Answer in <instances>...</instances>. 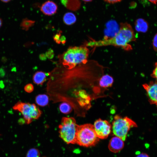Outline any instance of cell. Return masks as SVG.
I'll list each match as a JSON object with an SVG mask.
<instances>
[{
    "instance_id": "1",
    "label": "cell",
    "mask_w": 157,
    "mask_h": 157,
    "mask_svg": "<svg viewBox=\"0 0 157 157\" xmlns=\"http://www.w3.org/2000/svg\"><path fill=\"white\" fill-rule=\"evenodd\" d=\"M136 40L134 31L131 25L127 22L122 23L118 31L113 37L98 40L89 41L86 43L85 46L96 47L113 46L129 51L132 49L129 43Z\"/></svg>"
},
{
    "instance_id": "2",
    "label": "cell",
    "mask_w": 157,
    "mask_h": 157,
    "mask_svg": "<svg viewBox=\"0 0 157 157\" xmlns=\"http://www.w3.org/2000/svg\"><path fill=\"white\" fill-rule=\"evenodd\" d=\"M89 51L86 46L70 47L64 53L62 64L66 68L70 69L77 65L88 63Z\"/></svg>"
},
{
    "instance_id": "3",
    "label": "cell",
    "mask_w": 157,
    "mask_h": 157,
    "mask_svg": "<svg viewBox=\"0 0 157 157\" xmlns=\"http://www.w3.org/2000/svg\"><path fill=\"white\" fill-rule=\"evenodd\" d=\"M93 125L87 124L78 125L76 137V143L89 147L95 145L99 141Z\"/></svg>"
},
{
    "instance_id": "4",
    "label": "cell",
    "mask_w": 157,
    "mask_h": 157,
    "mask_svg": "<svg viewBox=\"0 0 157 157\" xmlns=\"http://www.w3.org/2000/svg\"><path fill=\"white\" fill-rule=\"evenodd\" d=\"M78 126L74 118H63L59 126L60 137L67 144H76Z\"/></svg>"
},
{
    "instance_id": "5",
    "label": "cell",
    "mask_w": 157,
    "mask_h": 157,
    "mask_svg": "<svg viewBox=\"0 0 157 157\" xmlns=\"http://www.w3.org/2000/svg\"><path fill=\"white\" fill-rule=\"evenodd\" d=\"M137 126L136 123L130 118L116 115L113 122L112 128L113 134L124 141L131 128Z\"/></svg>"
},
{
    "instance_id": "6",
    "label": "cell",
    "mask_w": 157,
    "mask_h": 157,
    "mask_svg": "<svg viewBox=\"0 0 157 157\" xmlns=\"http://www.w3.org/2000/svg\"><path fill=\"white\" fill-rule=\"evenodd\" d=\"M93 126L97 135L99 139L106 138L111 132L112 126L106 120L98 119Z\"/></svg>"
},
{
    "instance_id": "7",
    "label": "cell",
    "mask_w": 157,
    "mask_h": 157,
    "mask_svg": "<svg viewBox=\"0 0 157 157\" xmlns=\"http://www.w3.org/2000/svg\"><path fill=\"white\" fill-rule=\"evenodd\" d=\"M13 108L14 110H18L21 113L27 124H29L32 122L33 120L31 116L32 104L19 101L14 105Z\"/></svg>"
},
{
    "instance_id": "8",
    "label": "cell",
    "mask_w": 157,
    "mask_h": 157,
    "mask_svg": "<svg viewBox=\"0 0 157 157\" xmlns=\"http://www.w3.org/2000/svg\"><path fill=\"white\" fill-rule=\"evenodd\" d=\"M143 86L147 92L150 103L157 106V83L144 84Z\"/></svg>"
},
{
    "instance_id": "9",
    "label": "cell",
    "mask_w": 157,
    "mask_h": 157,
    "mask_svg": "<svg viewBox=\"0 0 157 157\" xmlns=\"http://www.w3.org/2000/svg\"><path fill=\"white\" fill-rule=\"evenodd\" d=\"M58 10V6L54 2L51 1H45L40 7V10L44 14L51 16L56 13Z\"/></svg>"
},
{
    "instance_id": "10",
    "label": "cell",
    "mask_w": 157,
    "mask_h": 157,
    "mask_svg": "<svg viewBox=\"0 0 157 157\" xmlns=\"http://www.w3.org/2000/svg\"><path fill=\"white\" fill-rule=\"evenodd\" d=\"M124 141L120 138L115 136L110 140L108 145V148L111 152L116 153L120 151L123 148Z\"/></svg>"
},
{
    "instance_id": "11",
    "label": "cell",
    "mask_w": 157,
    "mask_h": 157,
    "mask_svg": "<svg viewBox=\"0 0 157 157\" xmlns=\"http://www.w3.org/2000/svg\"><path fill=\"white\" fill-rule=\"evenodd\" d=\"M60 1L64 6L71 10H77L81 6L80 0H60Z\"/></svg>"
},
{
    "instance_id": "12",
    "label": "cell",
    "mask_w": 157,
    "mask_h": 157,
    "mask_svg": "<svg viewBox=\"0 0 157 157\" xmlns=\"http://www.w3.org/2000/svg\"><path fill=\"white\" fill-rule=\"evenodd\" d=\"M47 76V74L43 72H37L33 76V81L36 84L42 85L45 81Z\"/></svg>"
},
{
    "instance_id": "13",
    "label": "cell",
    "mask_w": 157,
    "mask_h": 157,
    "mask_svg": "<svg viewBox=\"0 0 157 157\" xmlns=\"http://www.w3.org/2000/svg\"><path fill=\"white\" fill-rule=\"evenodd\" d=\"M136 30L139 32H145L148 28V24L147 22L144 19L139 18L137 19L135 23Z\"/></svg>"
},
{
    "instance_id": "14",
    "label": "cell",
    "mask_w": 157,
    "mask_h": 157,
    "mask_svg": "<svg viewBox=\"0 0 157 157\" xmlns=\"http://www.w3.org/2000/svg\"><path fill=\"white\" fill-rule=\"evenodd\" d=\"M113 82V78L110 76L106 74L100 78L99 85L104 88L109 87L111 86Z\"/></svg>"
},
{
    "instance_id": "15",
    "label": "cell",
    "mask_w": 157,
    "mask_h": 157,
    "mask_svg": "<svg viewBox=\"0 0 157 157\" xmlns=\"http://www.w3.org/2000/svg\"><path fill=\"white\" fill-rule=\"evenodd\" d=\"M63 21L65 24L70 25L76 21V18L75 15L71 12L65 13L63 17Z\"/></svg>"
},
{
    "instance_id": "16",
    "label": "cell",
    "mask_w": 157,
    "mask_h": 157,
    "mask_svg": "<svg viewBox=\"0 0 157 157\" xmlns=\"http://www.w3.org/2000/svg\"><path fill=\"white\" fill-rule=\"evenodd\" d=\"M36 103L39 105L44 106H47L49 103L48 97L45 94H40L38 95L35 99Z\"/></svg>"
},
{
    "instance_id": "17",
    "label": "cell",
    "mask_w": 157,
    "mask_h": 157,
    "mask_svg": "<svg viewBox=\"0 0 157 157\" xmlns=\"http://www.w3.org/2000/svg\"><path fill=\"white\" fill-rule=\"evenodd\" d=\"M35 21L27 18L24 19L21 22L20 26L25 31H28L34 24Z\"/></svg>"
},
{
    "instance_id": "18",
    "label": "cell",
    "mask_w": 157,
    "mask_h": 157,
    "mask_svg": "<svg viewBox=\"0 0 157 157\" xmlns=\"http://www.w3.org/2000/svg\"><path fill=\"white\" fill-rule=\"evenodd\" d=\"M59 108L60 112L64 114H68L72 111V108L68 104L63 102L59 106Z\"/></svg>"
},
{
    "instance_id": "19",
    "label": "cell",
    "mask_w": 157,
    "mask_h": 157,
    "mask_svg": "<svg viewBox=\"0 0 157 157\" xmlns=\"http://www.w3.org/2000/svg\"><path fill=\"white\" fill-rule=\"evenodd\" d=\"M32 117L33 119H38L41 116L42 112L34 104H32Z\"/></svg>"
},
{
    "instance_id": "20",
    "label": "cell",
    "mask_w": 157,
    "mask_h": 157,
    "mask_svg": "<svg viewBox=\"0 0 157 157\" xmlns=\"http://www.w3.org/2000/svg\"><path fill=\"white\" fill-rule=\"evenodd\" d=\"M40 154L39 151L35 148H32L28 151L26 157H40Z\"/></svg>"
},
{
    "instance_id": "21",
    "label": "cell",
    "mask_w": 157,
    "mask_h": 157,
    "mask_svg": "<svg viewBox=\"0 0 157 157\" xmlns=\"http://www.w3.org/2000/svg\"><path fill=\"white\" fill-rule=\"evenodd\" d=\"M24 89L26 92L28 93H31L33 91L34 87L32 84L29 83L26 85L25 86Z\"/></svg>"
},
{
    "instance_id": "22",
    "label": "cell",
    "mask_w": 157,
    "mask_h": 157,
    "mask_svg": "<svg viewBox=\"0 0 157 157\" xmlns=\"http://www.w3.org/2000/svg\"><path fill=\"white\" fill-rule=\"evenodd\" d=\"M61 37V32L59 31L53 37V40L55 41L56 43L58 44H60V39Z\"/></svg>"
},
{
    "instance_id": "23",
    "label": "cell",
    "mask_w": 157,
    "mask_h": 157,
    "mask_svg": "<svg viewBox=\"0 0 157 157\" xmlns=\"http://www.w3.org/2000/svg\"><path fill=\"white\" fill-rule=\"evenodd\" d=\"M45 55L47 58L52 59L54 55L53 51L50 49L46 52Z\"/></svg>"
},
{
    "instance_id": "24",
    "label": "cell",
    "mask_w": 157,
    "mask_h": 157,
    "mask_svg": "<svg viewBox=\"0 0 157 157\" xmlns=\"http://www.w3.org/2000/svg\"><path fill=\"white\" fill-rule=\"evenodd\" d=\"M153 45L154 50L157 51V33L155 35L153 40Z\"/></svg>"
},
{
    "instance_id": "25",
    "label": "cell",
    "mask_w": 157,
    "mask_h": 157,
    "mask_svg": "<svg viewBox=\"0 0 157 157\" xmlns=\"http://www.w3.org/2000/svg\"><path fill=\"white\" fill-rule=\"evenodd\" d=\"M151 76L156 78L157 81V63L156 64L155 67L151 74Z\"/></svg>"
},
{
    "instance_id": "26",
    "label": "cell",
    "mask_w": 157,
    "mask_h": 157,
    "mask_svg": "<svg viewBox=\"0 0 157 157\" xmlns=\"http://www.w3.org/2000/svg\"><path fill=\"white\" fill-rule=\"evenodd\" d=\"M136 157H150L149 156L145 153H142L138 155Z\"/></svg>"
},
{
    "instance_id": "27",
    "label": "cell",
    "mask_w": 157,
    "mask_h": 157,
    "mask_svg": "<svg viewBox=\"0 0 157 157\" xmlns=\"http://www.w3.org/2000/svg\"><path fill=\"white\" fill-rule=\"evenodd\" d=\"M66 41V39L65 37L64 36H61L60 39V43L62 44H65Z\"/></svg>"
},
{
    "instance_id": "28",
    "label": "cell",
    "mask_w": 157,
    "mask_h": 157,
    "mask_svg": "<svg viewBox=\"0 0 157 157\" xmlns=\"http://www.w3.org/2000/svg\"><path fill=\"white\" fill-rule=\"evenodd\" d=\"M40 58L42 60H45L47 59V57L45 54L42 53L40 55Z\"/></svg>"
},
{
    "instance_id": "29",
    "label": "cell",
    "mask_w": 157,
    "mask_h": 157,
    "mask_svg": "<svg viewBox=\"0 0 157 157\" xmlns=\"http://www.w3.org/2000/svg\"><path fill=\"white\" fill-rule=\"evenodd\" d=\"M105 1L110 3H114L120 1L122 0H104Z\"/></svg>"
},
{
    "instance_id": "30",
    "label": "cell",
    "mask_w": 157,
    "mask_h": 157,
    "mask_svg": "<svg viewBox=\"0 0 157 157\" xmlns=\"http://www.w3.org/2000/svg\"><path fill=\"white\" fill-rule=\"evenodd\" d=\"M5 74L4 70L2 69H0V77H2L4 76Z\"/></svg>"
},
{
    "instance_id": "31",
    "label": "cell",
    "mask_w": 157,
    "mask_h": 157,
    "mask_svg": "<svg viewBox=\"0 0 157 157\" xmlns=\"http://www.w3.org/2000/svg\"><path fill=\"white\" fill-rule=\"evenodd\" d=\"M19 124H22L25 123V121L24 119H20L19 120Z\"/></svg>"
},
{
    "instance_id": "32",
    "label": "cell",
    "mask_w": 157,
    "mask_h": 157,
    "mask_svg": "<svg viewBox=\"0 0 157 157\" xmlns=\"http://www.w3.org/2000/svg\"><path fill=\"white\" fill-rule=\"evenodd\" d=\"M149 2L154 4H156L157 3V0H148Z\"/></svg>"
},
{
    "instance_id": "33",
    "label": "cell",
    "mask_w": 157,
    "mask_h": 157,
    "mask_svg": "<svg viewBox=\"0 0 157 157\" xmlns=\"http://www.w3.org/2000/svg\"><path fill=\"white\" fill-rule=\"evenodd\" d=\"M3 22L2 19L0 18V28L2 26Z\"/></svg>"
},
{
    "instance_id": "34",
    "label": "cell",
    "mask_w": 157,
    "mask_h": 157,
    "mask_svg": "<svg viewBox=\"0 0 157 157\" xmlns=\"http://www.w3.org/2000/svg\"><path fill=\"white\" fill-rule=\"evenodd\" d=\"M2 2H4L7 3L9 2L11 0H0Z\"/></svg>"
},
{
    "instance_id": "35",
    "label": "cell",
    "mask_w": 157,
    "mask_h": 157,
    "mask_svg": "<svg viewBox=\"0 0 157 157\" xmlns=\"http://www.w3.org/2000/svg\"><path fill=\"white\" fill-rule=\"evenodd\" d=\"M83 1L85 2H89L92 1V0H82Z\"/></svg>"
}]
</instances>
